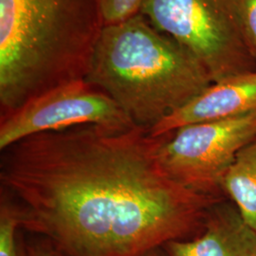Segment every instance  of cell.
I'll return each mask as SVG.
<instances>
[{"mask_svg":"<svg viewBox=\"0 0 256 256\" xmlns=\"http://www.w3.org/2000/svg\"><path fill=\"white\" fill-rule=\"evenodd\" d=\"M18 256H27V252H24L21 248H19Z\"/></svg>","mask_w":256,"mask_h":256,"instance_id":"15","label":"cell"},{"mask_svg":"<svg viewBox=\"0 0 256 256\" xmlns=\"http://www.w3.org/2000/svg\"><path fill=\"white\" fill-rule=\"evenodd\" d=\"M256 140V112L188 124L167 134L158 160L176 182L218 196L239 151Z\"/></svg>","mask_w":256,"mask_h":256,"instance_id":"5","label":"cell"},{"mask_svg":"<svg viewBox=\"0 0 256 256\" xmlns=\"http://www.w3.org/2000/svg\"><path fill=\"white\" fill-rule=\"evenodd\" d=\"M164 247L169 256H256V230L236 207L218 202L196 238L170 241Z\"/></svg>","mask_w":256,"mask_h":256,"instance_id":"8","label":"cell"},{"mask_svg":"<svg viewBox=\"0 0 256 256\" xmlns=\"http://www.w3.org/2000/svg\"><path fill=\"white\" fill-rule=\"evenodd\" d=\"M140 14L189 50L212 82L256 70L238 0H144Z\"/></svg>","mask_w":256,"mask_h":256,"instance_id":"4","label":"cell"},{"mask_svg":"<svg viewBox=\"0 0 256 256\" xmlns=\"http://www.w3.org/2000/svg\"><path fill=\"white\" fill-rule=\"evenodd\" d=\"M238 10L256 60V0H238Z\"/></svg>","mask_w":256,"mask_h":256,"instance_id":"12","label":"cell"},{"mask_svg":"<svg viewBox=\"0 0 256 256\" xmlns=\"http://www.w3.org/2000/svg\"><path fill=\"white\" fill-rule=\"evenodd\" d=\"M166 137L86 124L26 138L1 151V192L64 256H142L200 232L220 202L165 172Z\"/></svg>","mask_w":256,"mask_h":256,"instance_id":"1","label":"cell"},{"mask_svg":"<svg viewBox=\"0 0 256 256\" xmlns=\"http://www.w3.org/2000/svg\"><path fill=\"white\" fill-rule=\"evenodd\" d=\"M256 112V70L212 84L196 98L149 129L158 137L188 124Z\"/></svg>","mask_w":256,"mask_h":256,"instance_id":"7","label":"cell"},{"mask_svg":"<svg viewBox=\"0 0 256 256\" xmlns=\"http://www.w3.org/2000/svg\"><path fill=\"white\" fill-rule=\"evenodd\" d=\"M162 256L158 252V248H156V250H150V252H148L146 254H142V256Z\"/></svg>","mask_w":256,"mask_h":256,"instance_id":"14","label":"cell"},{"mask_svg":"<svg viewBox=\"0 0 256 256\" xmlns=\"http://www.w3.org/2000/svg\"><path fill=\"white\" fill-rule=\"evenodd\" d=\"M221 189L229 194L248 225L256 230V140L239 151L223 178Z\"/></svg>","mask_w":256,"mask_h":256,"instance_id":"9","label":"cell"},{"mask_svg":"<svg viewBox=\"0 0 256 256\" xmlns=\"http://www.w3.org/2000/svg\"><path fill=\"white\" fill-rule=\"evenodd\" d=\"M144 0H100L104 26L122 23L140 14Z\"/></svg>","mask_w":256,"mask_h":256,"instance_id":"11","label":"cell"},{"mask_svg":"<svg viewBox=\"0 0 256 256\" xmlns=\"http://www.w3.org/2000/svg\"><path fill=\"white\" fill-rule=\"evenodd\" d=\"M21 222L18 210L9 196L1 192L0 202V256H18L16 232Z\"/></svg>","mask_w":256,"mask_h":256,"instance_id":"10","label":"cell"},{"mask_svg":"<svg viewBox=\"0 0 256 256\" xmlns=\"http://www.w3.org/2000/svg\"><path fill=\"white\" fill-rule=\"evenodd\" d=\"M104 27L100 0H0L1 117L86 79Z\"/></svg>","mask_w":256,"mask_h":256,"instance_id":"2","label":"cell"},{"mask_svg":"<svg viewBox=\"0 0 256 256\" xmlns=\"http://www.w3.org/2000/svg\"><path fill=\"white\" fill-rule=\"evenodd\" d=\"M86 124L129 128L135 124L106 92L86 79L38 95L0 118V150L28 137Z\"/></svg>","mask_w":256,"mask_h":256,"instance_id":"6","label":"cell"},{"mask_svg":"<svg viewBox=\"0 0 256 256\" xmlns=\"http://www.w3.org/2000/svg\"><path fill=\"white\" fill-rule=\"evenodd\" d=\"M86 80L149 129L214 84L189 50L142 14L104 27Z\"/></svg>","mask_w":256,"mask_h":256,"instance_id":"3","label":"cell"},{"mask_svg":"<svg viewBox=\"0 0 256 256\" xmlns=\"http://www.w3.org/2000/svg\"><path fill=\"white\" fill-rule=\"evenodd\" d=\"M27 256H64L56 248L48 243H36L27 247Z\"/></svg>","mask_w":256,"mask_h":256,"instance_id":"13","label":"cell"}]
</instances>
